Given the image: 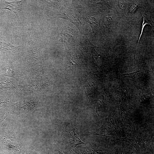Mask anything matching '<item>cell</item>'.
Instances as JSON below:
<instances>
[{
    "label": "cell",
    "instance_id": "cell-13",
    "mask_svg": "<svg viewBox=\"0 0 154 154\" xmlns=\"http://www.w3.org/2000/svg\"><path fill=\"white\" fill-rule=\"evenodd\" d=\"M58 154H64L62 151H58Z\"/></svg>",
    "mask_w": 154,
    "mask_h": 154
},
{
    "label": "cell",
    "instance_id": "cell-9",
    "mask_svg": "<svg viewBox=\"0 0 154 154\" xmlns=\"http://www.w3.org/2000/svg\"><path fill=\"white\" fill-rule=\"evenodd\" d=\"M7 116V113L5 111H0V129L4 123V120Z\"/></svg>",
    "mask_w": 154,
    "mask_h": 154
},
{
    "label": "cell",
    "instance_id": "cell-15",
    "mask_svg": "<svg viewBox=\"0 0 154 154\" xmlns=\"http://www.w3.org/2000/svg\"><path fill=\"white\" fill-rule=\"evenodd\" d=\"M0 154H1V153H0Z\"/></svg>",
    "mask_w": 154,
    "mask_h": 154
},
{
    "label": "cell",
    "instance_id": "cell-14",
    "mask_svg": "<svg viewBox=\"0 0 154 154\" xmlns=\"http://www.w3.org/2000/svg\"><path fill=\"white\" fill-rule=\"evenodd\" d=\"M149 154V153H147V154Z\"/></svg>",
    "mask_w": 154,
    "mask_h": 154
},
{
    "label": "cell",
    "instance_id": "cell-5",
    "mask_svg": "<svg viewBox=\"0 0 154 154\" xmlns=\"http://www.w3.org/2000/svg\"><path fill=\"white\" fill-rule=\"evenodd\" d=\"M121 118L123 123L132 131L135 130L134 124L132 117L128 113L124 112H121Z\"/></svg>",
    "mask_w": 154,
    "mask_h": 154
},
{
    "label": "cell",
    "instance_id": "cell-1",
    "mask_svg": "<svg viewBox=\"0 0 154 154\" xmlns=\"http://www.w3.org/2000/svg\"><path fill=\"white\" fill-rule=\"evenodd\" d=\"M0 147L3 149L17 154H27L26 149L22 146L14 132L5 123L0 129Z\"/></svg>",
    "mask_w": 154,
    "mask_h": 154
},
{
    "label": "cell",
    "instance_id": "cell-11",
    "mask_svg": "<svg viewBox=\"0 0 154 154\" xmlns=\"http://www.w3.org/2000/svg\"><path fill=\"white\" fill-rule=\"evenodd\" d=\"M112 12H111L108 14V16L106 17V25L107 27H109L111 25L112 21Z\"/></svg>",
    "mask_w": 154,
    "mask_h": 154
},
{
    "label": "cell",
    "instance_id": "cell-6",
    "mask_svg": "<svg viewBox=\"0 0 154 154\" xmlns=\"http://www.w3.org/2000/svg\"><path fill=\"white\" fill-rule=\"evenodd\" d=\"M21 2L14 1L9 2L5 1H2L3 5L4 7V9H7L11 11L14 15L19 9Z\"/></svg>",
    "mask_w": 154,
    "mask_h": 154
},
{
    "label": "cell",
    "instance_id": "cell-8",
    "mask_svg": "<svg viewBox=\"0 0 154 154\" xmlns=\"http://www.w3.org/2000/svg\"><path fill=\"white\" fill-rule=\"evenodd\" d=\"M133 151L125 145L118 146L116 148L115 154H132Z\"/></svg>",
    "mask_w": 154,
    "mask_h": 154
},
{
    "label": "cell",
    "instance_id": "cell-10",
    "mask_svg": "<svg viewBox=\"0 0 154 154\" xmlns=\"http://www.w3.org/2000/svg\"><path fill=\"white\" fill-rule=\"evenodd\" d=\"M143 19L146 21L147 24H149L151 26L152 29H153V22L151 17L146 14L144 13L143 15L141 14Z\"/></svg>",
    "mask_w": 154,
    "mask_h": 154
},
{
    "label": "cell",
    "instance_id": "cell-7",
    "mask_svg": "<svg viewBox=\"0 0 154 154\" xmlns=\"http://www.w3.org/2000/svg\"><path fill=\"white\" fill-rule=\"evenodd\" d=\"M87 19L88 22L94 32H97L99 28L97 19L91 16H88Z\"/></svg>",
    "mask_w": 154,
    "mask_h": 154
},
{
    "label": "cell",
    "instance_id": "cell-12",
    "mask_svg": "<svg viewBox=\"0 0 154 154\" xmlns=\"http://www.w3.org/2000/svg\"><path fill=\"white\" fill-rule=\"evenodd\" d=\"M137 5L136 4H134L131 5L130 9V12H134L137 7Z\"/></svg>",
    "mask_w": 154,
    "mask_h": 154
},
{
    "label": "cell",
    "instance_id": "cell-2",
    "mask_svg": "<svg viewBox=\"0 0 154 154\" xmlns=\"http://www.w3.org/2000/svg\"><path fill=\"white\" fill-rule=\"evenodd\" d=\"M121 129L119 125L117 120L111 114L104 120L102 125L98 131L100 133L112 135L113 136H118L120 133Z\"/></svg>",
    "mask_w": 154,
    "mask_h": 154
},
{
    "label": "cell",
    "instance_id": "cell-4",
    "mask_svg": "<svg viewBox=\"0 0 154 154\" xmlns=\"http://www.w3.org/2000/svg\"><path fill=\"white\" fill-rule=\"evenodd\" d=\"M65 137L66 138L68 139L70 146L72 148H74L77 145L84 144L75 133L74 129L69 131L65 133Z\"/></svg>",
    "mask_w": 154,
    "mask_h": 154
},
{
    "label": "cell",
    "instance_id": "cell-3",
    "mask_svg": "<svg viewBox=\"0 0 154 154\" xmlns=\"http://www.w3.org/2000/svg\"><path fill=\"white\" fill-rule=\"evenodd\" d=\"M116 139L126 142L133 146L137 151L138 154H146L148 153V148L146 144L140 138L137 137L129 138L127 137L110 136Z\"/></svg>",
    "mask_w": 154,
    "mask_h": 154
}]
</instances>
